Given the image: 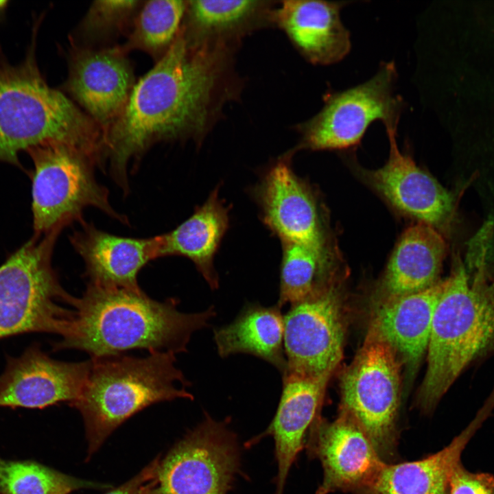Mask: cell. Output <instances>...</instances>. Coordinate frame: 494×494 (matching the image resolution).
Instances as JSON below:
<instances>
[{
  "mask_svg": "<svg viewBox=\"0 0 494 494\" xmlns=\"http://www.w3.org/2000/svg\"><path fill=\"white\" fill-rule=\"evenodd\" d=\"M277 305L246 304L235 319L213 330L221 357L237 353L252 355L274 366L283 375L287 369L284 351V315Z\"/></svg>",
  "mask_w": 494,
  "mask_h": 494,
  "instance_id": "cell-23",
  "label": "cell"
},
{
  "mask_svg": "<svg viewBox=\"0 0 494 494\" xmlns=\"http://www.w3.org/2000/svg\"><path fill=\"white\" fill-rule=\"evenodd\" d=\"M92 366V360L67 362L51 358L38 344L18 357H7L0 375V407L44 408L76 401Z\"/></svg>",
  "mask_w": 494,
  "mask_h": 494,
  "instance_id": "cell-13",
  "label": "cell"
},
{
  "mask_svg": "<svg viewBox=\"0 0 494 494\" xmlns=\"http://www.w3.org/2000/svg\"><path fill=\"white\" fill-rule=\"evenodd\" d=\"M126 54L122 46L75 45L69 56L65 89L104 135L121 114L135 84Z\"/></svg>",
  "mask_w": 494,
  "mask_h": 494,
  "instance_id": "cell-12",
  "label": "cell"
},
{
  "mask_svg": "<svg viewBox=\"0 0 494 494\" xmlns=\"http://www.w3.org/2000/svg\"><path fill=\"white\" fill-rule=\"evenodd\" d=\"M171 351L145 357L116 355L91 359L92 366L79 398L70 404L82 414L89 457L126 419L145 408L176 399H193L190 384L176 366Z\"/></svg>",
  "mask_w": 494,
  "mask_h": 494,
  "instance_id": "cell-4",
  "label": "cell"
},
{
  "mask_svg": "<svg viewBox=\"0 0 494 494\" xmlns=\"http://www.w3.org/2000/svg\"><path fill=\"white\" fill-rule=\"evenodd\" d=\"M161 458L157 457L137 475L106 494H154Z\"/></svg>",
  "mask_w": 494,
  "mask_h": 494,
  "instance_id": "cell-31",
  "label": "cell"
},
{
  "mask_svg": "<svg viewBox=\"0 0 494 494\" xmlns=\"http://www.w3.org/2000/svg\"><path fill=\"white\" fill-rule=\"evenodd\" d=\"M209 414L161 460L154 494H228L241 472L236 434Z\"/></svg>",
  "mask_w": 494,
  "mask_h": 494,
  "instance_id": "cell-10",
  "label": "cell"
},
{
  "mask_svg": "<svg viewBox=\"0 0 494 494\" xmlns=\"http://www.w3.org/2000/svg\"><path fill=\"white\" fill-rule=\"evenodd\" d=\"M484 417L479 415L443 449L421 460L386 465L363 494H436L448 485L461 454Z\"/></svg>",
  "mask_w": 494,
  "mask_h": 494,
  "instance_id": "cell-24",
  "label": "cell"
},
{
  "mask_svg": "<svg viewBox=\"0 0 494 494\" xmlns=\"http://www.w3.org/2000/svg\"><path fill=\"white\" fill-rule=\"evenodd\" d=\"M179 301L152 299L143 291L88 283L74 297L66 333L54 350L77 349L91 359L122 355L132 349L187 352L192 334L208 327L216 314L211 306L198 313L178 310Z\"/></svg>",
  "mask_w": 494,
  "mask_h": 494,
  "instance_id": "cell-2",
  "label": "cell"
},
{
  "mask_svg": "<svg viewBox=\"0 0 494 494\" xmlns=\"http://www.w3.org/2000/svg\"><path fill=\"white\" fill-rule=\"evenodd\" d=\"M443 282L419 396L426 410L435 406L464 368L494 341V291L479 277L470 283L459 260Z\"/></svg>",
  "mask_w": 494,
  "mask_h": 494,
  "instance_id": "cell-5",
  "label": "cell"
},
{
  "mask_svg": "<svg viewBox=\"0 0 494 494\" xmlns=\"http://www.w3.org/2000/svg\"><path fill=\"white\" fill-rule=\"evenodd\" d=\"M349 1H285L274 19L301 54L315 64L343 60L351 49V34L343 25L341 10Z\"/></svg>",
  "mask_w": 494,
  "mask_h": 494,
  "instance_id": "cell-19",
  "label": "cell"
},
{
  "mask_svg": "<svg viewBox=\"0 0 494 494\" xmlns=\"http://www.w3.org/2000/svg\"><path fill=\"white\" fill-rule=\"evenodd\" d=\"M219 187L193 213L174 229L158 235V258L181 256L191 260L210 287H219L214 257L229 224L228 209Z\"/></svg>",
  "mask_w": 494,
  "mask_h": 494,
  "instance_id": "cell-21",
  "label": "cell"
},
{
  "mask_svg": "<svg viewBox=\"0 0 494 494\" xmlns=\"http://www.w3.org/2000/svg\"><path fill=\"white\" fill-rule=\"evenodd\" d=\"M447 244L435 228L418 222L401 235L382 279L387 299L426 290L437 282Z\"/></svg>",
  "mask_w": 494,
  "mask_h": 494,
  "instance_id": "cell-22",
  "label": "cell"
},
{
  "mask_svg": "<svg viewBox=\"0 0 494 494\" xmlns=\"http://www.w3.org/2000/svg\"><path fill=\"white\" fill-rule=\"evenodd\" d=\"M386 130L390 144L388 159L381 167L366 172L368 181L402 213L438 231L445 228L453 211L451 193L399 150L396 128Z\"/></svg>",
  "mask_w": 494,
  "mask_h": 494,
  "instance_id": "cell-15",
  "label": "cell"
},
{
  "mask_svg": "<svg viewBox=\"0 0 494 494\" xmlns=\"http://www.w3.org/2000/svg\"><path fill=\"white\" fill-rule=\"evenodd\" d=\"M341 390L344 412L361 427L381 458L392 454L400 397L396 352L370 333L344 373Z\"/></svg>",
  "mask_w": 494,
  "mask_h": 494,
  "instance_id": "cell-9",
  "label": "cell"
},
{
  "mask_svg": "<svg viewBox=\"0 0 494 494\" xmlns=\"http://www.w3.org/2000/svg\"><path fill=\"white\" fill-rule=\"evenodd\" d=\"M257 1H186V26L182 30L190 43L200 41L203 34H222L239 27L263 6Z\"/></svg>",
  "mask_w": 494,
  "mask_h": 494,
  "instance_id": "cell-28",
  "label": "cell"
},
{
  "mask_svg": "<svg viewBox=\"0 0 494 494\" xmlns=\"http://www.w3.org/2000/svg\"><path fill=\"white\" fill-rule=\"evenodd\" d=\"M308 451L323 468L316 494L336 491L364 493L386 465L361 427L344 414L332 423L314 421Z\"/></svg>",
  "mask_w": 494,
  "mask_h": 494,
  "instance_id": "cell-14",
  "label": "cell"
},
{
  "mask_svg": "<svg viewBox=\"0 0 494 494\" xmlns=\"http://www.w3.org/2000/svg\"><path fill=\"white\" fill-rule=\"evenodd\" d=\"M141 1H95L79 27L86 41L104 40L132 28Z\"/></svg>",
  "mask_w": 494,
  "mask_h": 494,
  "instance_id": "cell-29",
  "label": "cell"
},
{
  "mask_svg": "<svg viewBox=\"0 0 494 494\" xmlns=\"http://www.w3.org/2000/svg\"><path fill=\"white\" fill-rule=\"evenodd\" d=\"M449 494H494V477L488 473H473L459 462L449 480Z\"/></svg>",
  "mask_w": 494,
  "mask_h": 494,
  "instance_id": "cell-30",
  "label": "cell"
},
{
  "mask_svg": "<svg viewBox=\"0 0 494 494\" xmlns=\"http://www.w3.org/2000/svg\"><path fill=\"white\" fill-rule=\"evenodd\" d=\"M343 342L338 298L333 289L321 287L284 315L285 373L329 379L342 358Z\"/></svg>",
  "mask_w": 494,
  "mask_h": 494,
  "instance_id": "cell-11",
  "label": "cell"
},
{
  "mask_svg": "<svg viewBox=\"0 0 494 494\" xmlns=\"http://www.w3.org/2000/svg\"><path fill=\"white\" fill-rule=\"evenodd\" d=\"M60 233L32 237L0 266V340L28 333H66L74 297L60 285L51 255Z\"/></svg>",
  "mask_w": 494,
  "mask_h": 494,
  "instance_id": "cell-6",
  "label": "cell"
},
{
  "mask_svg": "<svg viewBox=\"0 0 494 494\" xmlns=\"http://www.w3.org/2000/svg\"><path fill=\"white\" fill-rule=\"evenodd\" d=\"M27 152L34 164L31 174L34 237L61 232L73 222L82 223L88 207L128 224L127 217L110 204L108 190L97 180V165L91 157L56 142L38 145Z\"/></svg>",
  "mask_w": 494,
  "mask_h": 494,
  "instance_id": "cell-7",
  "label": "cell"
},
{
  "mask_svg": "<svg viewBox=\"0 0 494 494\" xmlns=\"http://www.w3.org/2000/svg\"><path fill=\"white\" fill-rule=\"evenodd\" d=\"M219 45L191 44L180 30L166 54L135 83L120 116L104 135V170L123 193L128 172L154 144L201 134L224 68Z\"/></svg>",
  "mask_w": 494,
  "mask_h": 494,
  "instance_id": "cell-1",
  "label": "cell"
},
{
  "mask_svg": "<svg viewBox=\"0 0 494 494\" xmlns=\"http://www.w3.org/2000/svg\"><path fill=\"white\" fill-rule=\"evenodd\" d=\"M444 282L421 292L387 299L376 310L371 333L411 366L427 351L434 311Z\"/></svg>",
  "mask_w": 494,
  "mask_h": 494,
  "instance_id": "cell-20",
  "label": "cell"
},
{
  "mask_svg": "<svg viewBox=\"0 0 494 494\" xmlns=\"http://www.w3.org/2000/svg\"><path fill=\"white\" fill-rule=\"evenodd\" d=\"M275 414L259 436L249 442L252 445L266 436L274 443L277 466L274 494H283L288 473L305 445L307 430L315 421L329 379L286 372Z\"/></svg>",
  "mask_w": 494,
  "mask_h": 494,
  "instance_id": "cell-18",
  "label": "cell"
},
{
  "mask_svg": "<svg viewBox=\"0 0 494 494\" xmlns=\"http://www.w3.org/2000/svg\"><path fill=\"white\" fill-rule=\"evenodd\" d=\"M397 79L394 62H383L368 80L326 94L320 111L301 126L303 147L348 149L358 144L376 121L386 128H397L403 102L395 93Z\"/></svg>",
  "mask_w": 494,
  "mask_h": 494,
  "instance_id": "cell-8",
  "label": "cell"
},
{
  "mask_svg": "<svg viewBox=\"0 0 494 494\" xmlns=\"http://www.w3.org/2000/svg\"><path fill=\"white\" fill-rule=\"evenodd\" d=\"M185 10L184 1L143 2L122 47L127 52L141 50L158 61L175 40Z\"/></svg>",
  "mask_w": 494,
  "mask_h": 494,
  "instance_id": "cell-25",
  "label": "cell"
},
{
  "mask_svg": "<svg viewBox=\"0 0 494 494\" xmlns=\"http://www.w3.org/2000/svg\"><path fill=\"white\" fill-rule=\"evenodd\" d=\"M34 46L18 65L0 56V162L21 167V151L56 142L82 151L100 167L102 130L86 113L47 84L37 66Z\"/></svg>",
  "mask_w": 494,
  "mask_h": 494,
  "instance_id": "cell-3",
  "label": "cell"
},
{
  "mask_svg": "<svg viewBox=\"0 0 494 494\" xmlns=\"http://www.w3.org/2000/svg\"><path fill=\"white\" fill-rule=\"evenodd\" d=\"M7 3H8L7 1H1V0H0V14H1L3 11H4V10L5 9V8H6V6H7Z\"/></svg>",
  "mask_w": 494,
  "mask_h": 494,
  "instance_id": "cell-32",
  "label": "cell"
},
{
  "mask_svg": "<svg viewBox=\"0 0 494 494\" xmlns=\"http://www.w3.org/2000/svg\"><path fill=\"white\" fill-rule=\"evenodd\" d=\"M447 488L448 485L441 488L436 494H449Z\"/></svg>",
  "mask_w": 494,
  "mask_h": 494,
  "instance_id": "cell-33",
  "label": "cell"
},
{
  "mask_svg": "<svg viewBox=\"0 0 494 494\" xmlns=\"http://www.w3.org/2000/svg\"><path fill=\"white\" fill-rule=\"evenodd\" d=\"M70 235V242L83 259L89 283L106 287L139 290L138 274L158 258V237L118 236L85 220Z\"/></svg>",
  "mask_w": 494,
  "mask_h": 494,
  "instance_id": "cell-17",
  "label": "cell"
},
{
  "mask_svg": "<svg viewBox=\"0 0 494 494\" xmlns=\"http://www.w3.org/2000/svg\"><path fill=\"white\" fill-rule=\"evenodd\" d=\"M106 485L71 477L33 461L0 458V494H69Z\"/></svg>",
  "mask_w": 494,
  "mask_h": 494,
  "instance_id": "cell-26",
  "label": "cell"
},
{
  "mask_svg": "<svg viewBox=\"0 0 494 494\" xmlns=\"http://www.w3.org/2000/svg\"><path fill=\"white\" fill-rule=\"evenodd\" d=\"M257 198L263 223L281 242L301 244L327 257L314 196L294 172L289 158H281L266 172Z\"/></svg>",
  "mask_w": 494,
  "mask_h": 494,
  "instance_id": "cell-16",
  "label": "cell"
},
{
  "mask_svg": "<svg viewBox=\"0 0 494 494\" xmlns=\"http://www.w3.org/2000/svg\"><path fill=\"white\" fill-rule=\"evenodd\" d=\"M281 244L283 256L277 304L281 308L301 302L321 288L318 285V277L327 259L305 245L289 242Z\"/></svg>",
  "mask_w": 494,
  "mask_h": 494,
  "instance_id": "cell-27",
  "label": "cell"
}]
</instances>
